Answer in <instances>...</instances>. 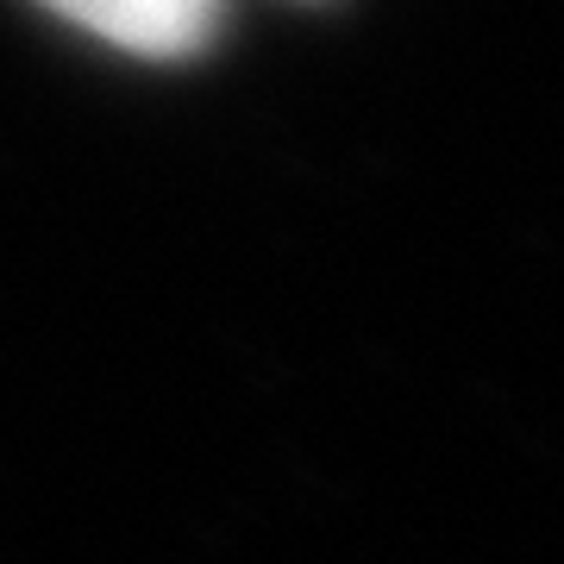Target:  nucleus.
Instances as JSON below:
<instances>
[{
	"label": "nucleus",
	"instance_id": "obj_1",
	"mask_svg": "<svg viewBox=\"0 0 564 564\" xmlns=\"http://www.w3.org/2000/svg\"><path fill=\"white\" fill-rule=\"evenodd\" d=\"M44 7L132 57H195L220 25V0H44Z\"/></svg>",
	"mask_w": 564,
	"mask_h": 564
}]
</instances>
